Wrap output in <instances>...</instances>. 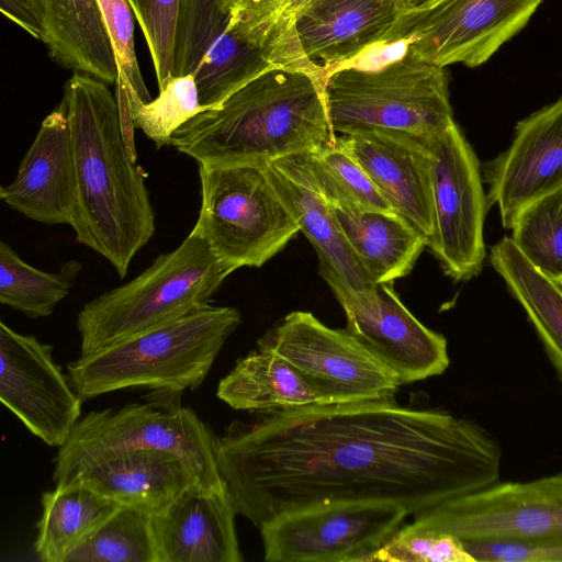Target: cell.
<instances>
[{
  "mask_svg": "<svg viewBox=\"0 0 562 562\" xmlns=\"http://www.w3.org/2000/svg\"><path fill=\"white\" fill-rule=\"evenodd\" d=\"M146 40L158 89L172 77L173 36L180 0H128Z\"/></svg>",
  "mask_w": 562,
  "mask_h": 562,
  "instance_id": "obj_35",
  "label": "cell"
},
{
  "mask_svg": "<svg viewBox=\"0 0 562 562\" xmlns=\"http://www.w3.org/2000/svg\"><path fill=\"white\" fill-rule=\"evenodd\" d=\"M487 205L498 209L510 228L519 211L562 186V97L515 127L509 147L484 164Z\"/></svg>",
  "mask_w": 562,
  "mask_h": 562,
  "instance_id": "obj_18",
  "label": "cell"
},
{
  "mask_svg": "<svg viewBox=\"0 0 562 562\" xmlns=\"http://www.w3.org/2000/svg\"><path fill=\"white\" fill-rule=\"evenodd\" d=\"M234 270L193 233L133 280L87 302L77 316L81 355L160 327L207 304Z\"/></svg>",
  "mask_w": 562,
  "mask_h": 562,
  "instance_id": "obj_6",
  "label": "cell"
},
{
  "mask_svg": "<svg viewBox=\"0 0 562 562\" xmlns=\"http://www.w3.org/2000/svg\"><path fill=\"white\" fill-rule=\"evenodd\" d=\"M67 479H76L122 506L150 515L162 512L188 487L201 485L179 457L153 449L114 454Z\"/></svg>",
  "mask_w": 562,
  "mask_h": 562,
  "instance_id": "obj_23",
  "label": "cell"
},
{
  "mask_svg": "<svg viewBox=\"0 0 562 562\" xmlns=\"http://www.w3.org/2000/svg\"><path fill=\"white\" fill-rule=\"evenodd\" d=\"M43 37L59 66L116 85L119 67L98 0H41Z\"/></svg>",
  "mask_w": 562,
  "mask_h": 562,
  "instance_id": "obj_24",
  "label": "cell"
},
{
  "mask_svg": "<svg viewBox=\"0 0 562 562\" xmlns=\"http://www.w3.org/2000/svg\"><path fill=\"white\" fill-rule=\"evenodd\" d=\"M282 357L322 404L393 398L396 376L346 329H334L310 312L295 311L258 340Z\"/></svg>",
  "mask_w": 562,
  "mask_h": 562,
  "instance_id": "obj_11",
  "label": "cell"
},
{
  "mask_svg": "<svg viewBox=\"0 0 562 562\" xmlns=\"http://www.w3.org/2000/svg\"><path fill=\"white\" fill-rule=\"evenodd\" d=\"M437 1H439V0H403L407 11L419 10V9L426 8Z\"/></svg>",
  "mask_w": 562,
  "mask_h": 562,
  "instance_id": "obj_40",
  "label": "cell"
},
{
  "mask_svg": "<svg viewBox=\"0 0 562 562\" xmlns=\"http://www.w3.org/2000/svg\"><path fill=\"white\" fill-rule=\"evenodd\" d=\"M308 162L329 205L393 211L363 168L336 143L308 153Z\"/></svg>",
  "mask_w": 562,
  "mask_h": 562,
  "instance_id": "obj_32",
  "label": "cell"
},
{
  "mask_svg": "<svg viewBox=\"0 0 562 562\" xmlns=\"http://www.w3.org/2000/svg\"><path fill=\"white\" fill-rule=\"evenodd\" d=\"M510 229L529 262L562 286V186L522 207Z\"/></svg>",
  "mask_w": 562,
  "mask_h": 562,
  "instance_id": "obj_31",
  "label": "cell"
},
{
  "mask_svg": "<svg viewBox=\"0 0 562 562\" xmlns=\"http://www.w3.org/2000/svg\"><path fill=\"white\" fill-rule=\"evenodd\" d=\"M432 157L435 232L428 245L456 281L476 277L486 256V194L479 159L457 123L428 139Z\"/></svg>",
  "mask_w": 562,
  "mask_h": 562,
  "instance_id": "obj_14",
  "label": "cell"
},
{
  "mask_svg": "<svg viewBox=\"0 0 562 562\" xmlns=\"http://www.w3.org/2000/svg\"><path fill=\"white\" fill-rule=\"evenodd\" d=\"M82 268L75 259L58 272L42 271L26 263L5 241L0 243V303L27 317L49 316L70 292Z\"/></svg>",
  "mask_w": 562,
  "mask_h": 562,
  "instance_id": "obj_29",
  "label": "cell"
},
{
  "mask_svg": "<svg viewBox=\"0 0 562 562\" xmlns=\"http://www.w3.org/2000/svg\"><path fill=\"white\" fill-rule=\"evenodd\" d=\"M347 243L376 283H393L411 272L427 240L393 211L331 206Z\"/></svg>",
  "mask_w": 562,
  "mask_h": 562,
  "instance_id": "obj_25",
  "label": "cell"
},
{
  "mask_svg": "<svg viewBox=\"0 0 562 562\" xmlns=\"http://www.w3.org/2000/svg\"><path fill=\"white\" fill-rule=\"evenodd\" d=\"M55 484V488L43 493L41 498L42 515L34 549L42 562H66L67 557L122 506L76 479Z\"/></svg>",
  "mask_w": 562,
  "mask_h": 562,
  "instance_id": "obj_27",
  "label": "cell"
},
{
  "mask_svg": "<svg viewBox=\"0 0 562 562\" xmlns=\"http://www.w3.org/2000/svg\"><path fill=\"white\" fill-rule=\"evenodd\" d=\"M324 98L335 136L385 130L429 139L456 123L445 68L405 48L378 68L331 70Z\"/></svg>",
  "mask_w": 562,
  "mask_h": 562,
  "instance_id": "obj_7",
  "label": "cell"
},
{
  "mask_svg": "<svg viewBox=\"0 0 562 562\" xmlns=\"http://www.w3.org/2000/svg\"><path fill=\"white\" fill-rule=\"evenodd\" d=\"M58 108L72 140L77 203L70 226L76 240L101 255L124 278L155 233V214L126 145L116 94L104 81L74 72Z\"/></svg>",
  "mask_w": 562,
  "mask_h": 562,
  "instance_id": "obj_2",
  "label": "cell"
},
{
  "mask_svg": "<svg viewBox=\"0 0 562 562\" xmlns=\"http://www.w3.org/2000/svg\"><path fill=\"white\" fill-rule=\"evenodd\" d=\"M215 436L237 514L273 517L341 502H392L417 515L499 480L502 448L474 422L393 398L260 413Z\"/></svg>",
  "mask_w": 562,
  "mask_h": 562,
  "instance_id": "obj_1",
  "label": "cell"
},
{
  "mask_svg": "<svg viewBox=\"0 0 562 562\" xmlns=\"http://www.w3.org/2000/svg\"><path fill=\"white\" fill-rule=\"evenodd\" d=\"M236 514L226 486L188 487L151 515L158 562H241Z\"/></svg>",
  "mask_w": 562,
  "mask_h": 562,
  "instance_id": "obj_22",
  "label": "cell"
},
{
  "mask_svg": "<svg viewBox=\"0 0 562 562\" xmlns=\"http://www.w3.org/2000/svg\"><path fill=\"white\" fill-rule=\"evenodd\" d=\"M66 562H158L151 515L120 506Z\"/></svg>",
  "mask_w": 562,
  "mask_h": 562,
  "instance_id": "obj_30",
  "label": "cell"
},
{
  "mask_svg": "<svg viewBox=\"0 0 562 562\" xmlns=\"http://www.w3.org/2000/svg\"><path fill=\"white\" fill-rule=\"evenodd\" d=\"M1 200L26 217L47 225H70L77 203L71 133L57 106L41 123L15 179L0 188Z\"/></svg>",
  "mask_w": 562,
  "mask_h": 562,
  "instance_id": "obj_20",
  "label": "cell"
},
{
  "mask_svg": "<svg viewBox=\"0 0 562 562\" xmlns=\"http://www.w3.org/2000/svg\"><path fill=\"white\" fill-rule=\"evenodd\" d=\"M267 164L198 162L201 205L191 233L234 271L261 267L300 232L269 178Z\"/></svg>",
  "mask_w": 562,
  "mask_h": 562,
  "instance_id": "obj_8",
  "label": "cell"
},
{
  "mask_svg": "<svg viewBox=\"0 0 562 562\" xmlns=\"http://www.w3.org/2000/svg\"><path fill=\"white\" fill-rule=\"evenodd\" d=\"M134 128L151 139L157 148L170 146L173 133L200 112L201 105L194 77L173 76L159 90L156 99L143 102L136 94H126Z\"/></svg>",
  "mask_w": 562,
  "mask_h": 562,
  "instance_id": "obj_33",
  "label": "cell"
},
{
  "mask_svg": "<svg viewBox=\"0 0 562 562\" xmlns=\"http://www.w3.org/2000/svg\"><path fill=\"white\" fill-rule=\"evenodd\" d=\"M240 323L235 307L200 305L160 327L80 355L67 364V374L82 400L135 387L180 394L203 382Z\"/></svg>",
  "mask_w": 562,
  "mask_h": 562,
  "instance_id": "obj_5",
  "label": "cell"
},
{
  "mask_svg": "<svg viewBox=\"0 0 562 562\" xmlns=\"http://www.w3.org/2000/svg\"><path fill=\"white\" fill-rule=\"evenodd\" d=\"M215 435L190 407L176 402L133 403L79 419L54 460L55 483L114 454L162 450L179 457L205 490L225 486L215 460Z\"/></svg>",
  "mask_w": 562,
  "mask_h": 562,
  "instance_id": "obj_9",
  "label": "cell"
},
{
  "mask_svg": "<svg viewBox=\"0 0 562 562\" xmlns=\"http://www.w3.org/2000/svg\"><path fill=\"white\" fill-rule=\"evenodd\" d=\"M412 526L461 542H562V472L527 482H496L414 516Z\"/></svg>",
  "mask_w": 562,
  "mask_h": 562,
  "instance_id": "obj_10",
  "label": "cell"
},
{
  "mask_svg": "<svg viewBox=\"0 0 562 562\" xmlns=\"http://www.w3.org/2000/svg\"><path fill=\"white\" fill-rule=\"evenodd\" d=\"M216 395L235 409L272 413L322 404L282 357L258 348L237 360Z\"/></svg>",
  "mask_w": 562,
  "mask_h": 562,
  "instance_id": "obj_26",
  "label": "cell"
},
{
  "mask_svg": "<svg viewBox=\"0 0 562 562\" xmlns=\"http://www.w3.org/2000/svg\"><path fill=\"white\" fill-rule=\"evenodd\" d=\"M293 16L279 12L261 21L233 16L226 0H180L172 50V77L191 75L201 105H220L240 87L276 67L328 72L305 55Z\"/></svg>",
  "mask_w": 562,
  "mask_h": 562,
  "instance_id": "obj_4",
  "label": "cell"
},
{
  "mask_svg": "<svg viewBox=\"0 0 562 562\" xmlns=\"http://www.w3.org/2000/svg\"><path fill=\"white\" fill-rule=\"evenodd\" d=\"M98 3L126 93L136 94L143 102L150 101L135 54V15L128 0H98Z\"/></svg>",
  "mask_w": 562,
  "mask_h": 562,
  "instance_id": "obj_36",
  "label": "cell"
},
{
  "mask_svg": "<svg viewBox=\"0 0 562 562\" xmlns=\"http://www.w3.org/2000/svg\"><path fill=\"white\" fill-rule=\"evenodd\" d=\"M475 562H562V542H462Z\"/></svg>",
  "mask_w": 562,
  "mask_h": 562,
  "instance_id": "obj_37",
  "label": "cell"
},
{
  "mask_svg": "<svg viewBox=\"0 0 562 562\" xmlns=\"http://www.w3.org/2000/svg\"><path fill=\"white\" fill-rule=\"evenodd\" d=\"M539 0H439L401 15L382 45L405 43L418 58L446 67L487 61L536 12Z\"/></svg>",
  "mask_w": 562,
  "mask_h": 562,
  "instance_id": "obj_13",
  "label": "cell"
},
{
  "mask_svg": "<svg viewBox=\"0 0 562 562\" xmlns=\"http://www.w3.org/2000/svg\"><path fill=\"white\" fill-rule=\"evenodd\" d=\"M392 502H341L282 513L260 528L268 562L369 561L403 524Z\"/></svg>",
  "mask_w": 562,
  "mask_h": 562,
  "instance_id": "obj_12",
  "label": "cell"
},
{
  "mask_svg": "<svg viewBox=\"0 0 562 562\" xmlns=\"http://www.w3.org/2000/svg\"><path fill=\"white\" fill-rule=\"evenodd\" d=\"M539 1L541 2L542 0H539Z\"/></svg>",
  "mask_w": 562,
  "mask_h": 562,
  "instance_id": "obj_42",
  "label": "cell"
},
{
  "mask_svg": "<svg viewBox=\"0 0 562 562\" xmlns=\"http://www.w3.org/2000/svg\"><path fill=\"white\" fill-rule=\"evenodd\" d=\"M325 80L304 69H269L184 123L170 146L196 162L267 164L333 145Z\"/></svg>",
  "mask_w": 562,
  "mask_h": 562,
  "instance_id": "obj_3",
  "label": "cell"
},
{
  "mask_svg": "<svg viewBox=\"0 0 562 562\" xmlns=\"http://www.w3.org/2000/svg\"><path fill=\"white\" fill-rule=\"evenodd\" d=\"M369 561L382 562H475L456 537L411 524L400 527Z\"/></svg>",
  "mask_w": 562,
  "mask_h": 562,
  "instance_id": "obj_34",
  "label": "cell"
},
{
  "mask_svg": "<svg viewBox=\"0 0 562 562\" xmlns=\"http://www.w3.org/2000/svg\"><path fill=\"white\" fill-rule=\"evenodd\" d=\"M2 13L33 37L42 41L41 0H0Z\"/></svg>",
  "mask_w": 562,
  "mask_h": 562,
  "instance_id": "obj_38",
  "label": "cell"
},
{
  "mask_svg": "<svg viewBox=\"0 0 562 562\" xmlns=\"http://www.w3.org/2000/svg\"><path fill=\"white\" fill-rule=\"evenodd\" d=\"M406 11L403 0H308L292 21L307 58L329 74L382 45Z\"/></svg>",
  "mask_w": 562,
  "mask_h": 562,
  "instance_id": "obj_21",
  "label": "cell"
},
{
  "mask_svg": "<svg viewBox=\"0 0 562 562\" xmlns=\"http://www.w3.org/2000/svg\"><path fill=\"white\" fill-rule=\"evenodd\" d=\"M335 143L368 173L392 210L430 244L435 232L432 157L428 139L363 130L335 136Z\"/></svg>",
  "mask_w": 562,
  "mask_h": 562,
  "instance_id": "obj_17",
  "label": "cell"
},
{
  "mask_svg": "<svg viewBox=\"0 0 562 562\" xmlns=\"http://www.w3.org/2000/svg\"><path fill=\"white\" fill-rule=\"evenodd\" d=\"M52 352L0 322V400L34 436L59 448L80 419L82 398Z\"/></svg>",
  "mask_w": 562,
  "mask_h": 562,
  "instance_id": "obj_15",
  "label": "cell"
},
{
  "mask_svg": "<svg viewBox=\"0 0 562 562\" xmlns=\"http://www.w3.org/2000/svg\"><path fill=\"white\" fill-rule=\"evenodd\" d=\"M288 0H226L233 16L241 21H260L283 10Z\"/></svg>",
  "mask_w": 562,
  "mask_h": 562,
  "instance_id": "obj_39",
  "label": "cell"
},
{
  "mask_svg": "<svg viewBox=\"0 0 562 562\" xmlns=\"http://www.w3.org/2000/svg\"><path fill=\"white\" fill-rule=\"evenodd\" d=\"M393 283L338 296L346 330L384 364L401 385L442 374L449 367L447 339L423 325L402 303Z\"/></svg>",
  "mask_w": 562,
  "mask_h": 562,
  "instance_id": "obj_16",
  "label": "cell"
},
{
  "mask_svg": "<svg viewBox=\"0 0 562 562\" xmlns=\"http://www.w3.org/2000/svg\"><path fill=\"white\" fill-rule=\"evenodd\" d=\"M267 170L294 222L314 246L319 273L336 297L375 285L344 237L319 191L311 172L308 153L269 161Z\"/></svg>",
  "mask_w": 562,
  "mask_h": 562,
  "instance_id": "obj_19",
  "label": "cell"
},
{
  "mask_svg": "<svg viewBox=\"0 0 562 562\" xmlns=\"http://www.w3.org/2000/svg\"><path fill=\"white\" fill-rule=\"evenodd\" d=\"M490 263L524 308L562 384V286L530 263L508 236L491 247Z\"/></svg>",
  "mask_w": 562,
  "mask_h": 562,
  "instance_id": "obj_28",
  "label": "cell"
},
{
  "mask_svg": "<svg viewBox=\"0 0 562 562\" xmlns=\"http://www.w3.org/2000/svg\"><path fill=\"white\" fill-rule=\"evenodd\" d=\"M306 1L308 0H288L281 12L288 16H293V13Z\"/></svg>",
  "mask_w": 562,
  "mask_h": 562,
  "instance_id": "obj_41",
  "label": "cell"
}]
</instances>
